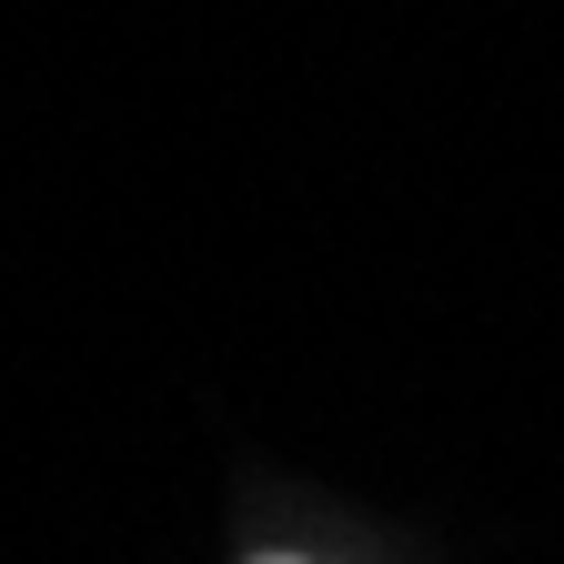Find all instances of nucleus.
<instances>
[{"mask_svg": "<svg viewBox=\"0 0 564 564\" xmlns=\"http://www.w3.org/2000/svg\"><path fill=\"white\" fill-rule=\"evenodd\" d=\"M262 564H313V554H262Z\"/></svg>", "mask_w": 564, "mask_h": 564, "instance_id": "f257e3e1", "label": "nucleus"}]
</instances>
